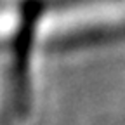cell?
<instances>
[{
  "label": "cell",
  "mask_w": 125,
  "mask_h": 125,
  "mask_svg": "<svg viewBox=\"0 0 125 125\" xmlns=\"http://www.w3.org/2000/svg\"><path fill=\"white\" fill-rule=\"evenodd\" d=\"M125 37V0H54L43 4L33 45L70 49Z\"/></svg>",
  "instance_id": "1"
},
{
  "label": "cell",
  "mask_w": 125,
  "mask_h": 125,
  "mask_svg": "<svg viewBox=\"0 0 125 125\" xmlns=\"http://www.w3.org/2000/svg\"><path fill=\"white\" fill-rule=\"evenodd\" d=\"M43 0H0V125H16L24 103L28 52Z\"/></svg>",
  "instance_id": "2"
}]
</instances>
